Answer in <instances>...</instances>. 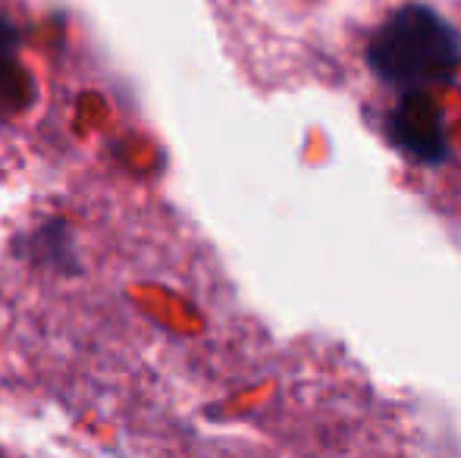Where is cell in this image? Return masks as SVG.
<instances>
[{"mask_svg": "<svg viewBox=\"0 0 461 458\" xmlns=\"http://www.w3.org/2000/svg\"><path fill=\"white\" fill-rule=\"evenodd\" d=\"M367 60L383 82L408 92L443 85L456 76L461 63V38L430 6H399L376 29L367 48Z\"/></svg>", "mask_w": 461, "mask_h": 458, "instance_id": "cell-1", "label": "cell"}, {"mask_svg": "<svg viewBox=\"0 0 461 458\" xmlns=\"http://www.w3.org/2000/svg\"><path fill=\"white\" fill-rule=\"evenodd\" d=\"M389 139L402 151L414 154L420 160L446 157V135H443V122H439V111L420 88L408 92L399 101V107L389 113Z\"/></svg>", "mask_w": 461, "mask_h": 458, "instance_id": "cell-2", "label": "cell"}, {"mask_svg": "<svg viewBox=\"0 0 461 458\" xmlns=\"http://www.w3.org/2000/svg\"><path fill=\"white\" fill-rule=\"evenodd\" d=\"M16 50H19V29L0 10V116L23 111V104L29 101V94H19V88H29V82H25L23 67L16 60Z\"/></svg>", "mask_w": 461, "mask_h": 458, "instance_id": "cell-3", "label": "cell"}]
</instances>
